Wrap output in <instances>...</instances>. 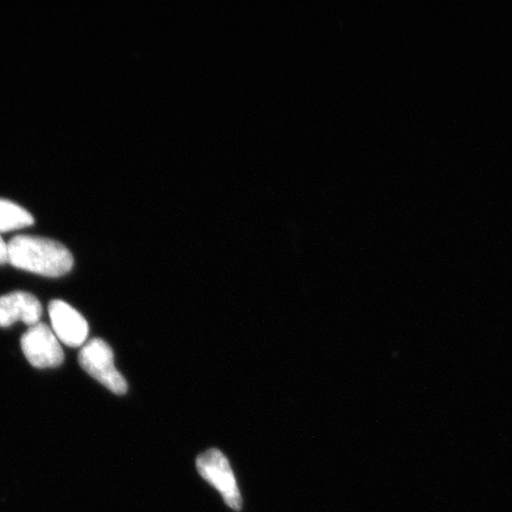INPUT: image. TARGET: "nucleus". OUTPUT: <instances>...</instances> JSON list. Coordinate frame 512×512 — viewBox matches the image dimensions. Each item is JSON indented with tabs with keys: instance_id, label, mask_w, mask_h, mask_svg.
Listing matches in <instances>:
<instances>
[{
	"instance_id": "39448f33",
	"label": "nucleus",
	"mask_w": 512,
	"mask_h": 512,
	"mask_svg": "<svg viewBox=\"0 0 512 512\" xmlns=\"http://www.w3.org/2000/svg\"><path fill=\"white\" fill-rule=\"evenodd\" d=\"M49 316L54 334L59 341L76 348L85 344L88 337V323L81 313L62 300L49 304Z\"/></svg>"
},
{
	"instance_id": "20e7f679",
	"label": "nucleus",
	"mask_w": 512,
	"mask_h": 512,
	"mask_svg": "<svg viewBox=\"0 0 512 512\" xmlns=\"http://www.w3.org/2000/svg\"><path fill=\"white\" fill-rule=\"evenodd\" d=\"M21 347L25 357L38 369L60 367L64 354L59 338L47 324L32 325L21 339Z\"/></svg>"
},
{
	"instance_id": "7ed1b4c3",
	"label": "nucleus",
	"mask_w": 512,
	"mask_h": 512,
	"mask_svg": "<svg viewBox=\"0 0 512 512\" xmlns=\"http://www.w3.org/2000/svg\"><path fill=\"white\" fill-rule=\"evenodd\" d=\"M197 470L208 483L221 492L224 502L233 510H241L242 498L232 467L224 454L211 448L197 458Z\"/></svg>"
},
{
	"instance_id": "6e6552de",
	"label": "nucleus",
	"mask_w": 512,
	"mask_h": 512,
	"mask_svg": "<svg viewBox=\"0 0 512 512\" xmlns=\"http://www.w3.org/2000/svg\"><path fill=\"white\" fill-rule=\"evenodd\" d=\"M9 262V246L0 238V265Z\"/></svg>"
},
{
	"instance_id": "0eeeda50",
	"label": "nucleus",
	"mask_w": 512,
	"mask_h": 512,
	"mask_svg": "<svg viewBox=\"0 0 512 512\" xmlns=\"http://www.w3.org/2000/svg\"><path fill=\"white\" fill-rule=\"evenodd\" d=\"M34 224V217L17 204L0 200V233L12 232Z\"/></svg>"
},
{
	"instance_id": "f257e3e1",
	"label": "nucleus",
	"mask_w": 512,
	"mask_h": 512,
	"mask_svg": "<svg viewBox=\"0 0 512 512\" xmlns=\"http://www.w3.org/2000/svg\"><path fill=\"white\" fill-rule=\"evenodd\" d=\"M8 246L12 266L43 277H62L74 265L69 249L54 240L22 235L12 239Z\"/></svg>"
},
{
	"instance_id": "423d86ee",
	"label": "nucleus",
	"mask_w": 512,
	"mask_h": 512,
	"mask_svg": "<svg viewBox=\"0 0 512 512\" xmlns=\"http://www.w3.org/2000/svg\"><path fill=\"white\" fill-rule=\"evenodd\" d=\"M42 304L34 294L14 292L0 297V328H8L16 322L30 326L40 323Z\"/></svg>"
},
{
	"instance_id": "f03ea898",
	"label": "nucleus",
	"mask_w": 512,
	"mask_h": 512,
	"mask_svg": "<svg viewBox=\"0 0 512 512\" xmlns=\"http://www.w3.org/2000/svg\"><path fill=\"white\" fill-rule=\"evenodd\" d=\"M79 363L83 370L110 389L112 393L123 395L127 392V382L114 366V355L110 345L102 339L89 341L80 351Z\"/></svg>"
}]
</instances>
